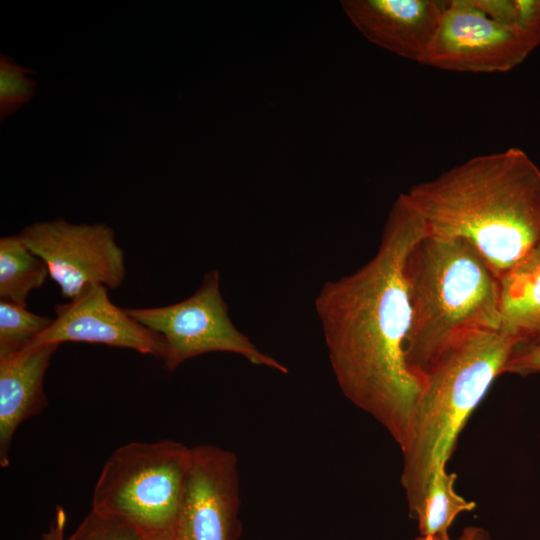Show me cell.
<instances>
[{"label": "cell", "instance_id": "obj_5", "mask_svg": "<svg viewBox=\"0 0 540 540\" xmlns=\"http://www.w3.org/2000/svg\"><path fill=\"white\" fill-rule=\"evenodd\" d=\"M190 464L191 447L178 441L122 445L101 469L91 510L130 525L144 540H174Z\"/></svg>", "mask_w": 540, "mask_h": 540}, {"label": "cell", "instance_id": "obj_7", "mask_svg": "<svg viewBox=\"0 0 540 540\" xmlns=\"http://www.w3.org/2000/svg\"><path fill=\"white\" fill-rule=\"evenodd\" d=\"M539 43V35L491 16L478 0H447L421 64L457 72H505Z\"/></svg>", "mask_w": 540, "mask_h": 540}, {"label": "cell", "instance_id": "obj_14", "mask_svg": "<svg viewBox=\"0 0 540 540\" xmlns=\"http://www.w3.org/2000/svg\"><path fill=\"white\" fill-rule=\"evenodd\" d=\"M49 276L46 263L34 254L20 235L0 238V298L26 307L29 294Z\"/></svg>", "mask_w": 540, "mask_h": 540}, {"label": "cell", "instance_id": "obj_11", "mask_svg": "<svg viewBox=\"0 0 540 540\" xmlns=\"http://www.w3.org/2000/svg\"><path fill=\"white\" fill-rule=\"evenodd\" d=\"M447 1L345 0L346 15L370 42L419 63L440 24Z\"/></svg>", "mask_w": 540, "mask_h": 540}, {"label": "cell", "instance_id": "obj_20", "mask_svg": "<svg viewBox=\"0 0 540 540\" xmlns=\"http://www.w3.org/2000/svg\"><path fill=\"white\" fill-rule=\"evenodd\" d=\"M66 513L60 506L56 507L48 530L42 535L41 540H67L65 538Z\"/></svg>", "mask_w": 540, "mask_h": 540}, {"label": "cell", "instance_id": "obj_17", "mask_svg": "<svg viewBox=\"0 0 540 540\" xmlns=\"http://www.w3.org/2000/svg\"><path fill=\"white\" fill-rule=\"evenodd\" d=\"M32 72L22 68L12 58H0V116L1 121L29 102L35 93L36 81L28 78Z\"/></svg>", "mask_w": 540, "mask_h": 540}, {"label": "cell", "instance_id": "obj_10", "mask_svg": "<svg viewBox=\"0 0 540 540\" xmlns=\"http://www.w3.org/2000/svg\"><path fill=\"white\" fill-rule=\"evenodd\" d=\"M54 310L52 324L27 347L83 342L132 349L162 360L165 357L163 337L114 305L102 284L86 286L67 303L55 305Z\"/></svg>", "mask_w": 540, "mask_h": 540}, {"label": "cell", "instance_id": "obj_18", "mask_svg": "<svg viewBox=\"0 0 540 540\" xmlns=\"http://www.w3.org/2000/svg\"><path fill=\"white\" fill-rule=\"evenodd\" d=\"M67 540H144L130 525L91 510Z\"/></svg>", "mask_w": 540, "mask_h": 540}, {"label": "cell", "instance_id": "obj_3", "mask_svg": "<svg viewBox=\"0 0 540 540\" xmlns=\"http://www.w3.org/2000/svg\"><path fill=\"white\" fill-rule=\"evenodd\" d=\"M404 274L410 307L404 355L422 386L429 366L461 335L500 330V281L470 242L427 232L410 249Z\"/></svg>", "mask_w": 540, "mask_h": 540}, {"label": "cell", "instance_id": "obj_12", "mask_svg": "<svg viewBox=\"0 0 540 540\" xmlns=\"http://www.w3.org/2000/svg\"><path fill=\"white\" fill-rule=\"evenodd\" d=\"M59 344L27 347L0 355V465H9V450L17 428L40 414L48 401L44 377Z\"/></svg>", "mask_w": 540, "mask_h": 540}, {"label": "cell", "instance_id": "obj_22", "mask_svg": "<svg viewBox=\"0 0 540 540\" xmlns=\"http://www.w3.org/2000/svg\"><path fill=\"white\" fill-rule=\"evenodd\" d=\"M415 540H452L448 533H437L430 536H422L420 535Z\"/></svg>", "mask_w": 540, "mask_h": 540}, {"label": "cell", "instance_id": "obj_9", "mask_svg": "<svg viewBox=\"0 0 540 540\" xmlns=\"http://www.w3.org/2000/svg\"><path fill=\"white\" fill-rule=\"evenodd\" d=\"M237 456L214 445L191 447L174 540H234L240 505Z\"/></svg>", "mask_w": 540, "mask_h": 540}, {"label": "cell", "instance_id": "obj_4", "mask_svg": "<svg viewBox=\"0 0 540 540\" xmlns=\"http://www.w3.org/2000/svg\"><path fill=\"white\" fill-rule=\"evenodd\" d=\"M518 346V339L505 331L472 330L445 348L424 373L411 441L402 452L400 481L411 517L433 473L447 465L459 434Z\"/></svg>", "mask_w": 540, "mask_h": 540}, {"label": "cell", "instance_id": "obj_1", "mask_svg": "<svg viewBox=\"0 0 540 540\" xmlns=\"http://www.w3.org/2000/svg\"><path fill=\"white\" fill-rule=\"evenodd\" d=\"M426 232L422 217L400 194L376 255L354 273L324 284L315 300L341 391L380 423L402 452L411 441L421 392L404 355L410 324L404 267Z\"/></svg>", "mask_w": 540, "mask_h": 540}, {"label": "cell", "instance_id": "obj_2", "mask_svg": "<svg viewBox=\"0 0 540 540\" xmlns=\"http://www.w3.org/2000/svg\"><path fill=\"white\" fill-rule=\"evenodd\" d=\"M404 195L428 234L467 240L498 278L540 246V169L519 148L473 157Z\"/></svg>", "mask_w": 540, "mask_h": 540}, {"label": "cell", "instance_id": "obj_8", "mask_svg": "<svg viewBox=\"0 0 540 540\" xmlns=\"http://www.w3.org/2000/svg\"><path fill=\"white\" fill-rule=\"evenodd\" d=\"M19 235L46 263L49 276L69 300L88 285L116 289L125 280V253L106 224H71L58 218L36 222Z\"/></svg>", "mask_w": 540, "mask_h": 540}, {"label": "cell", "instance_id": "obj_19", "mask_svg": "<svg viewBox=\"0 0 540 540\" xmlns=\"http://www.w3.org/2000/svg\"><path fill=\"white\" fill-rule=\"evenodd\" d=\"M540 372V342L518 346L508 359L503 373L530 375Z\"/></svg>", "mask_w": 540, "mask_h": 540}, {"label": "cell", "instance_id": "obj_21", "mask_svg": "<svg viewBox=\"0 0 540 540\" xmlns=\"http://www.w3.org/2000/svg\"><path fill=\"white\" fill-rule=\"evenodd\" d=\"M458 540H491L489 533L482 527H466Z\"/></svg>", "mask_w": 540, "mask_h": 540}, {"label": "cell", "instance_id": "obj_13", "mask_svg": "<svg viewBox=\"0 0 540 540\" xmlns=\"http://www.w3.org/2000/svg\"><path fill=\"white\" fill-rule=\"evenodd\" d=\"M500 330L519 346L540 342V246L500 278Z\"/></svg>", "mask_w": 540, "mask_h": 540}, {"label": "cell", "instance_id": "obj_16", "mask_svg": "<svg viewBox=\"0 0 540 540\" xmlns=\"http://www.w3.org/2000/svg\"><path fill=\"white\" fill-rule=\"evenodd\" d=\"M53 322L49 316L34 314L26 307L0 300V355L29 346Z\"/></svg>", "mask_w": 540, "mask_h": 540}, {"label": "cell", "instance_id": "obj_15", "mask_svg": "<svg viewBox=\"0 0 540 540\" xmlns=\"http://www.w3.org/2000/svg\"><path fill=\"white\" fill-rule=\"evenodd\" d=\"M446 466L442 465L435 470L412 516L418 521L422 536L448 533L450 525L460 513L472 511L476 507L474 501L466 500L455 491L457 475L447 472Z\"/></svg>", "mask_w": 540, "mask_h": 540}, {"label": "cell", "instance_id": "obj_6", "mask_svg": "<svg viewBox=\"0 0 540 540\" xmlns=\"http://www.w3.org/2000/svg\"><path fill=\"white\" fill-rule=\"evenodd\" d=\"M144 327L161 335L166 343L164 367L175 370L185 361L210 352L241 355L251 364L288 373L285 365L260 351L240 332L228 314L220 291V273L210 270L188 298L162 307L126 308Z\"/></svg>", "mask_w": 540, "mask_h": 540}]
</instances>
